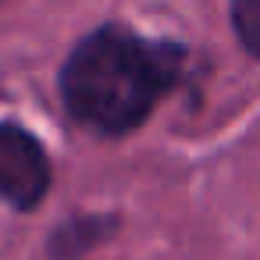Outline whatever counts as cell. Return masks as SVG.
I'll use <instances>...</instances> for the list:
<instances>
[{
  "label": "cell",
  "mask_w": 260,
  "mask_h": 260,
  "mask_svg": "<svg viewBox=\"0 0 260 260\" xmlns=\"http://www.w3.org/2000/svg\"><path fill=\"white\" fill-rule=\"evenodd\" d=\"M178 72L182 50L104 25L72 50L61 72V96L75 121L100 136H125L175 89Z\"/></svg>",
  "instance_id": "6da1fadb"
},
{
  "label": "cell",
  "mask_w": 260,
  "mask_h": 260,
  "mask_svg": "<svg viewBox=\"0 0 260 260\" xmlns=\"http://www.w3.org/2000/svg\"><path fill=\"white\" fill-rule=\"evenodd\" d=\"M47 185L50 164L43 146L15 125H0V200L15 203L18 210H32Z\"/></svg>",
  "instance_id": "7a4b0ae2"
},
{
  "label": "cell",
  "mask_w": 260,
  "mask_h": 260,
  "mask_svg": "<svg viewBox=\"0 0 260 260\" xmlns=\"http://www.w3.org/2000/svg\"><path fill=\"white\" fill-rule=\"evenodd\" d=\"M232 22L242 47L260 57V0H232Z\"/></svg>",
  "instance_id": "3957f363"
}]
</instances>
